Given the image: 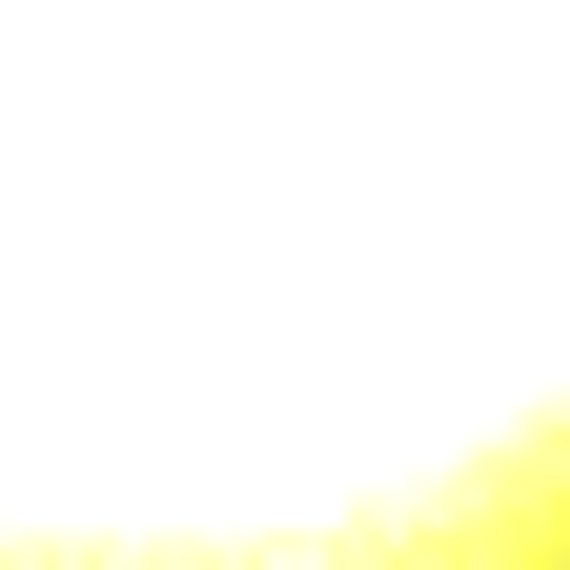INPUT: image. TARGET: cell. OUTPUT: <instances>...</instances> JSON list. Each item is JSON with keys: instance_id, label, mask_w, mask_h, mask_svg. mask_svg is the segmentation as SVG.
<instances>
[{"instance_id": "cell-1", "label": "cell", "mask_w": 570, "mask_h": 570, "mask_svg": "<svg viewBox=\"0 0 570 570\" xmlns=\"http://www.w3.org/2000/svg\"><path fill=\"white\" fill-rule=\"evenodd\" d=\"M0 570H570V0H0Z\"/></svg>"}]
</instances>
